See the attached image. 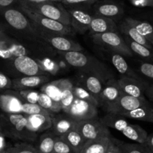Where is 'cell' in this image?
I'll use <instances>...</instances> for the list:
<instances>
[{"mask_svg": "<svg viewBox=\"0 0 153 153\" xmlns=\"http://www.w3.org/2000/svg\"><path fill=\"white\" fill-rule=\"evenodd\" d=\"M92 38L94 43L110 52L117 53L126 56H133V53L119 32L92 34Z\"/></svg>", "mask_w": 153, "mask_h": 153, "instance_id": "cell-7", "label": "cell"}, {"mask_svg": "<svg viewBox=\"0 0 153 153\" xmlns=\"http://www.w3.org/2000/svg\"><path fill=\"white\" fill-rule=\"evenodd\" d=\"M66 7L71 17V26L75 32L84 34L89 30L93 15L86 7Z\"/></svg>", "mask_w": 153, "mask_h": 153, "instance_id": "cell-10", "label": "cell"}, {"mask_svg": "<svg viewBox=\"0 0 153 153\" xmlns=\"http://www.w3.org/2000/svg\"><path fill=\"white\" fill-rule=\"evenodd\" d=\"M117 80L124 94L137 98H145V91L148 85L146 84L144 81L125 76H122Z\"/></svg>", "mask_w": 153, "mask_h": 153, "instance_id": "cell-17", "label": "cell"}, {"mask_svg": "<svg viewBox=\"0 0 153 153\" xmlns=\"http://www.w3.org/2000/svg\"><path fill=\"white\" fill-rule=\"evenodd\" d=\"M73 92L76 98H78V99L87 101V102L93 104V105H95V107H101V104H100V103L97 101L96 98H95V97L87 90V89H86L83 86H80L78 83L74 85Z\"/></svg>", "mask_w": 153, "mask_h": 153, "instance_id": "cell-35", "label": "cell"}, {"mask_svg": "<svg viewBox=\"0 0 153 153\" xmlns=\"http://www.w3.org/2000/svg\"><path fill=\"white\" fill-rule=\"evenodd\" d=\"M120 32L125 36L128 37V38L131 39L134 42H137V43L140 44V45H143V46L146 47V48H149V49L153 50V46L151 45V43L149 42L142 35H140L137 31V29L134 26L128 23L126 20H124L120 25Z\"/></svg>", "mask_w": 153, "mask_h": 153, "instance_id": "cell-27", "label": "cell"}, {"mask_svg": "<svg viewBox=\"0 0 153 153\" xmlns=\"http://www.w3.org/2000/svg\"><path fill=\"white\" fill-rule=\"evenodd\" d=\"M38 63L40 65V66L42 67V68L45 71V72H47L48 74H54L56 73L59 71V66L56 63L54 62L53 61H51L50 59H38Z\"/></svg>", "mask_w": 153, "mask_h": 153, "instance_id": "cell-41", "label": "cell"}, {"mask_svg": "<svg viewBox=\"0 0 153 153\" xmlns=\"http://www.w3.org/2000/svg\"><path fill=\"white\" fill-rule=\"evenodd\" d=\"M59 80L62 89L60 105L62 107V111L66 113L76 98L73 92L74 83L70 79H59Z\"/></svg>", "mask_w": 153, "mask_h": 153, "instance_id": "cell-24", "label": "cell"}, {"mask_svg": "<svg viewBox=\"0 0 153 153\" xmlns=\"http://www.w3.org/2000/svg\"><path fill=\"white\" fill-rule=\"evenodd\" d=\"M51 2H61L62 0H50Z\"/></svg>", "mask_w": 153, "mask_h": 153, "instance_id": "cell-53", "label": "cell"}, {"mask_svg": "<svg viewBox=\"0 0 153 153\" xmlns=\"http://www.w3.org/2000/svg\"><path fill=\"white\" fill-rule=\"evenodd\" d=\"M145 94L153 102V86H148L146 89Z\"/></svg>", "mask_w": 153, "mask_h": 153, "instance_id": "cell-50", "label": "cell"}, {"mask_svg": "<svg viewBox=\"0 0 153 153\" xmlns=\"http://www.w3.org/2000/svg\"><path fill=\"white\" fill-rule=\"evenodd\" d=\"M18 92L26 102L38 104L40 91H36L35 89H26V90H20Z\"/></svg>", "mask_w": 153, "mask_h": 153, "instance_id": "cell-39", "label": "cell"}, {"mask_svg": "<svg viewBox=\"0 0 153 153\" xmlns=\"http://www.w3.org/2000/svg\"><path fill=\"white\" fill-rule=\"evenodd\" d=\"M76 123L68 114L62 111L52 117V127L50 130L57 137H62L72 130L76 126Z\"/></svg>", "mask_w": 153, "mask_h": 153, "instance_id": "cell-20", "label": "cell"}, {"mask_svg": "<svg viewBox=\"0 0 153 153\" xmlns=\"http://www.w3.org/2000/svg\"><path fill=\"white\" fill-rule=\"evenodd\" d=\"M16 0H0V14L8 8L13 7Z\"/></svg>", "mask_w": 153, "mask_h": 153, "instance_id": "cell-48", "label": "cell"}, {"mask_svg": "<svg viewBox=\"0 0 153 153\" xmlns=\"http://www.w3.org/2000/svg\"><path fill=\"white\" fill-rule=\"evenodd\" d=\"M56 136L51 130L43 132L38 136L35 146L38 153H53V147L55 143Z\"/></svg>", "mask_w": 153, "mask_h": 153, "instance_id": "cell-26", "label": "cell"}, {"mask_svg": "<svg viewBox=\"0 0 153 153\" xmlns=\"http://www.w3.org/2000/svg\"><path fill=\"white\" fill-rule=\"evenodd\" d=\"M27 119L29 128L36 134L43 133L52 127V117L49 115H25Z\"/></svg>", "mask_w": 153, "mask_h": 153, "instance_id": "cell-22", "label": "cell"}, {"mask_svg": "<svg viewBox=\"0 0 153 153\" xmlns=\"http://www.w3.org/2000/svg\"><path fill=\"white\" fill-rule=\"evenodd\" d=\"M123 38L133 54H136L141 59H143L147 61H153V50L149 49L140 44L134 42L125 35Z\"/></svg>", "mask_w": 153, "mask_h": 153, "instance_id": "cell-32", "label": "cell"}, {"mask_svg": "<svg viewBox=\"0 0 153 153\" xmlns=\"http://www.w3.org/2000/svg\"><path fill=\"white\" fill-rule=\"evenodd\" d=\"M41 92L46 94L56 102L60 104L62 95V89L60 85V80L49 81L41 86Z\"/></svg>", "mask_w": 153, "mask_h": 153, "instance_id": "cell-33", "label": "cell"}, {"mask_svg": "<svg viewBox=\"0 0 153 153\" xmlns=\"http://www.w3.org/2000/svg\"><path fill=\"white\" fill-rule=\"evenodd\" d=\"M12 89V80L7 74L0 71V93Z\"/></svg>", "mask_w": 153, "mask_h": 153, "instance_id": "cell-43", "label": "cell"}, {"mask_svg": "<svg viewBox=\"0 0 153 153\" xmlns=\"http://www.w3.org/2000/svg\"><path fill=\"white\" fill-rule=\"evenodd\" d=\"M3 115L9 125L11 138L29 143L36 142L38 137V134L32 132L29 128L27 119L24 114L4 113Z\"/></svg>", "mask_w": 153, "mask_h": 153, "instance_id": "cell-6", "label": "cell"}, {"mask_svg": "<svg viewBox=\"0 0 153 153\" xmlns=\"http://www.w3.org/2000/svg\"><path fill=\"white\" fill-rule=\"evenodd\" d=\"M29 2H35V3H41V2H51L50 0H26Z\"/></svg>", "mask_w": 153, "mask_h": 153, "instance_id": "cell-52", "label": "cell"}, {"mask_svg": "<svg viewBox=\"0 0 153 153\" xmlns=\"http://www.w3.org/2000/svg\"><path fill=\"white\" fill-rule=\"evenodd\" d=\"M65 113L77 122L87 120L98 117V107L87 101L75 98L72 105Z\"/></svg>", "mask_w": 153, "mask_h": 153, "instance_id": "cell-12", "label": "cell"}, {"mask_svg": "<svg viewBox=\"0 0 153 153\" xmlns=\"http://www.w3.org/2000/svg\"><path fill=\"white\" fill-rule=\"evenodd\" d=\"M97 2L98 0H62L61 3L68 7H88Z\"/></svg>", "mask_w": 153, "mask_h": 153, "instance_id": "cell-42", "label": "cell"}, {"mask_svg": "<svg viewBox=\"0 0 153 153\" xmlns=\"http://www.w3.org/2000/svg\"><path fill=\"white\" fill-rule=\"evenodd\" d=\"M6 151L10 153H38L35 146L26 142L17 143L6 149Z\"/></svg>", "mask_w": 153, "mask_h": 153, "instance_id": "cell-37", "label": "cell"}, {"mask_svg": "<svg viewBox=\"0 0 153 153\" xmlns=\"http://www.w3.org/2000/svg\"><path fill=\"white\" fill-rule=\"evenodd\" d=\"M38 104L41 107H43L45 110H46L47 111L49 112L52 115V117H54L56 114L62 112V107L59 103L56 102L52 98H50L48 95L43 93L41 91Z\"/></svg>", "mask_w": 153, "mask_h": 153, "instance_id": "cell-34", "label": "cell"}, {"mask_svg": "<svg viewBox=\"0 0 153 153\" xmlns=\"http://www.w3.org/2000/svg\"><path fill=\"white\" fill-rule=\"evenodd\" d=\"M144 144L148 147L149 149L150 150V152H151L152 153H153V134L148 135V137H147L146 138V140L145 143Z\"/></svg>", "mask_w": 153, "mask_h": 153, "instance_id": "cell-49", "label": "cell"}, {"mask_svg": "<svg viewBox=\"0 0 153 153\" xmlns=\"http://www.w3.org/2000/svg\"><path fill=\"white\" fill-rule=\"evenodd\" d=\"M118 144L122 153H152L144 143H128L118 140Z\"/></svg>", "mask_w": 153, "mask_h": 153, "instance_id": "cell-36", "label": "cell"}, {"mask_svg": "<svg viewBox=\"0 0 153 153\" xmlns=\"http://www.w3.org/2000/svg\"><path fill=\"white\" fill-rule=\"evenodd\" d=\"M95 14L118 21L124 14V9L120 4L114 2H97L94 4Z\"/></svg>", "mask_w": 153, "mask_h": 153, "instance_id": "cell-19", "label": "cell"}, {"mask_svg": "<svg viewBox=\"0 0 153 153\" xmlns=\"http://www.w3.org/2000/svg\"><path fill=\"white\" fill-rule=\"evenodd\" d=\"M121 116L126 118L153 123V108L151 106L140 107L136 110L122 113Z\"/></svg>", "mask_w": 153, "mask_h": 153, "instance_id": "cell-31", "label": "cell"}, {"mask_svg": "<svg viewBox=\"0 0 153 153\" xmlns=\"http://www.w3.org/2000/svg\"><path fill=\"white\" fill-rule=\"evenodd\" d=\"M137 7H153V0H129Z\"/></svg>", "mask_w": 153, "mask_h": 153, "instance_id": "cell-47", "label": "cell"}, {"mask_svg": "<svg viewBox=\"0 0 153 153\" xmlns=\"http://www.w3.org/2000/svg\"><path fill=\"white\" fill-rule=\"evenodd\" d=\"M42 40L49 44L53 48L60 52H73L83 51V48L78 42H74L67 36L62 35H50L38 34Z\"/></svg>", "mask_w": 153, "mask_h": 153, "instance_id": "cell-14", "label": "cell"}, {"mask_svg": "<svg viewBox=\"0 0 153 153\" xmlns=\"http://www.w3.org/2000/svg\"><path fill=\"white\" fill-rule=\"evenodd\" d=\"M139 71L143 76L153 80V64L150 62H143L140 65Z\"/></svg>", "mask_w": 153, "mask_h": 153, "instance_id": "cell-44", "label": "cell"}, {"mask_svg": "<svg viewBox=\"0 0 153 153\" xmlns=\"http://www.w3.org/2000/svg\"><path fill=\"white\" fill-rule=\"evenodd\" d=\"M50 75H35L15 77L12 79V89L17 91L35 89L50 81Z\"/></svg>", "mask_w": 153, "mask_h": 153, "instance_id": "cell-18", "label": "cell"}, {"mask_svg": "<svg viewBox=\"0 0 153 153\" xmlns=\"http://www.w3.org/2000/svg\"><path fill=\"white\" fill-rule=\"evenodd\" d=\"M101 120L107 128H111L121 132L125 137L134 142L143 144L146 140L148 137L146 131L137 125L129 123L126 117L123 116L107 113Z\"/></svg>", "mask_w": 153, "mask_h": 153, "instance_id": "cell-3", "label": "cell"}, {"mask_svg": "<svg viewBox=\"0 0 153 153\" xmlns=\"http://www.w3.org/2000/svg\"><path fill=\"white\" fill-rule=\"evenodd\" d=\"M25 102L18 91L8 89L0 93V109L7 114L22 113V106Z\"/></svg>", "mask_w": 153, "mask_h": 153, "instance_id": "cell-11", "label": "cell"}, {"mask_svg": "<svg viewBox=\"0 0 153 153\" xmlns=\"http://www.w3.org/2000/svg\"><path fill=\"white\" fill-rule=\"evenodd\" d=\"M53 153H75V152L65 141L57 137L54 143Z\"/></svg>", "mask_w": 153, "mask_h": 153, "instance_id": "cell-40", "label": "cell"}, {"mask_svg": "<svg viewBox=\"0 0 153 153\" xmlns=\"http://www.w3.org/2000/svg\"><path fill=\"white\" fill-rule=\"evenodd\" d=\"M111 137H103L87 141L80 153H106Z\"/></svg>", "mask_w": 153, "mask_h": 153, "instance_id": "cell-28", "label": "cell"}, {"mask_svg": "<svg viewBox=\"0 0 153 153\" xmlns=\"http://www.w3.org/2000/svg\"><path fill=\"white\" fill-rule=\"evenodd\" d=\"M9 61L14 71L19 74L18 77L35 75H50L42 68L37 59H33L29 56H20L9 59Z\"/></svg>", "mask_w": 153, "mask_h": 153, "instance_id": "cell-9", "label": "cell"}, {"mask_svg": "<svg viewBox=\"0 0 153 153\" xmlns=\"http://www.w3.org/2000/svg\"><path fill=\"white\" fill-rule=\"evenodd\" d=\"M123 94L120 87L118 80L114 78L109 79L104 85L101 95V106L107 111L117 101Z\"/></svg>", "mask_w": 153, "mask_h": 153, "instance_id": "cell-15", "label": "cell"}, {"mask_svg": "<svg viewBox=\"0 0 153 153\" xmlns=\"http://www.w3.org/2000/svg\"><path fill=\"white\" fill-rule=\"evenodd\" d=\"M22 114L24 115H33V114H45L49 115L53 117L52 115L47 111L46 110L41 107L38 104H31L25 101L22 106Z\"/></svg>", "mask_w": 153, "mask_h": 153, "instance_id": "cell-38", "label": "cell"}, {"mask_svg": "<svg viewBox=\"0 0 153 153\" xmlns=\"http://www.w3.org/2000/svg\"><path fill=\"white\" fill-rule=\"evenodd\" d=\"M106 153H122L121 149L118 144V140L115 139L113 137H110L108 148Z\"/></svg>", "mask_w": 153, "mask_h": 153, "instance_id": "cell-46", "label": "cell"}, {"mask_svg": "<svg viewBox=\"0 0 153 153\" xmlns=\"http://www.w3.org/2000/svg\"><path fill=\"white\" fill-rule=\"evenodd\" d=\"M0 153H10V152H7L6 150H5V151H3V152H1Z\"/></svg>", "mask_w": 153, "mask_h": 153, "instance_id": "cell-54", "label": "cell"}, {"mask_svg": "<svg viewBox=\"0 0 153 153\" xmlns=\"http://www.w3.org/2000/svg\"><path fill=\"white\" fill-rule=\"evenodd\" d=\"M25 55L28 56L23 45L18 42L11 41L4 33L0 36V58L9 60Z\"/></svg>", "mask_w": 153, "mask_h": 153, "instance_id": "cell-16", "label": "cell"}, {"mask_svg": "<svg viewBox=\"0 0 153 153\" xmlns=\"http://www.w3.org/2000/svg\"><path fill=\"white\" fill-rule=\"evenodd\" d=\"M110 60L114 66L115 68L117 69V71L122 74V76H129V77H132V78L137 79L138 80H141L143 81L142 79L135 73L130 67H129L128 64L125 59L123 55L119 54L117 53L114 52H110Z\"/></svg>", "mask_w": 153, "mask_h": 153, "instance_id": "cell-25", "label": "cell"}, {"mask_svg": "<svg viewBox=\"0 0 153 153\" xmlns=\"http://www.w3.org/2000/svg\"><path fill=\"white\" fill-rule=\"evenodd\" d=\"M78 76V84L87 89L101 104V95L105 82L98 76L80 72Z\"/></svg>", "mask_w": 153, "mask_h": 153, "instance_id": "cell-21", "label": "cell"}, {"mask_svg": "<svg viewBox=\"0 0 153 153\" xmlns=\"http://www.w3.org/2000/svg\"><path fill=\"white\" fill-rule=\"evenodd\" d=\"M20 6L25 7L44 17L56 20L65 25L71 26V17L65 7L61 2H47L35 3L26 0H20Z\"/></svg>", "mask_w": 153, "mask_h": 153, "instance_id": "cell-4", "label": "cell"}, {"mask_svg": "<svg viewBox=\"0 0 153 153\" xmlns=\"http://www.w3.org/2000/svg\"><path fill=\"white\" fill-rule=\"evenodd\" d=\"M19 8L30 20L31 23L38 34L70 36L75 32L71 26L65 25L56 20L44 17L25 7L19 6Z\"/></svg>", "mask_w": 153, "mask_h": 153, "instance_id": "cell-2", "label": "cell"}, {"mask_svg": "<svg viewBox=\"0 0 153 153\" xmlns=\"http://www.w3.org/2000/svg\"><path fill=\"white\" fill-rule=\"evenodd\" d=\"M0 135L11 137L9 125L4 115H0Z\"/></svg>", "mask_w": 153, "mask_h": 153, "instance_id": "cell-45", "label": "cell"}, {"mask_svg": "<svg viewBox=\"0 0 153 153\" xmlns=\"http://www.w3.org/2000/svg\"><path fill=\"white\" fill-rule=\"evenodd\" d=\"M125 20L134 26L137 31L153 46V26L149 23L136 20L131 17H126Z\"/></svg>", "mask_w": 153, "mask_h": 153, "instance_id": "cell-30", "label": "cell"}, {"mask_svg": "<svg viewBox=\"0 0 153 153\" xmlns=\"http://www.w3.org/2000/svg\"><path fill=\"white\" fill-rule=\"evenodd\" d=\"M59 137L65 141L71 147L75 153H80L86 143V140L82 136L81 134L75 128L69 131L68 132Z\"/></svg>", "mask_w": 153, "mask_h": 153, "instance_id": "cell-29", "label": "cell"}, {"mask_svg": "<svg viewBox=\"0 0 153 153\" xmlns=\"http://www.w3.org/2000/svg\"><path fill=\"white\" fill-rule=\"evenodd\" d=\"M147 106H150V104H149L146 98H137L123 93L117 103L107 110V113L121 115L122 113Z\"/></svg>", "mask_w": 153, "mask_h": 153, "instance_id": "cell-13", "label": "cell"}, {"mask_svg": "<svg viewBox=\"0 0 153 153\" xmlns=\"http://www.w3.org/2000/svg\"><path fill=\"white\" fill-rule=\"evenodd\" d=\"M2 34H3V32H1V31H0V36H1V35H2Z\"/></svg>", "mask_w": 153, "mask_h": 153, "instance_id": "cell-55", "label": "cell"}, {"mask_svg": "<svg viewBox=\"0 0 153 153\" xmlns=\"http://www.w3.org/2000/svg\"><path fill=\"white\" fill-rule=\"evenodd\" d=\"M61 54L68 64L80 73L98 76L105 83L113 78V71L107 65L83 51L61 52Z\"/></svg>", "mask_w": 153, "mask_h": 153, "instance_id": "cell-1", "label": "cell"}, {"mask_svg": "<svg viewBox=\"0 0 153 153\" xmlns=\"http://www.w3.org/2000/svg\"><path fill=\"white\" fill-rule=\"evenodd\" d=\"M0 16L2 17L5 25L11 32L14 33H25L26 35L40 38L30 20L20 8L17 9L11 7L2 11Z\"/></svg>", "mask_w": 153, "mask_h": 153, "instance_id": "cell-5", "label": "cell"}, {"mask_svg": "<svg viewBox=\"0 0 153 153\" xmlns=\"http://www.w3.org/2000/svg\"><path fill=\"white\" fill-rule=\"evenodd\" d=\"M84 137L86 142L98 139L103 137H110L109 129L98 117L76 123L74 128Z\"/></svg>", "mask_w": 153, "mask_h": 153, "instance_id": "cell-8", "label": "cell"}, {"mask_svg": "<svg viewBox=\"0 0 153 153\" xmlns=\"http://www.w3.org/2000/svg\"><path fill=\"white\" fill-rule=\"evenodd\" d=\"M118 29L116 22L112 19L94 14L89 31L92 35L104 32H118Z\"/></svg>", "mask_w": 153, "mask_h": 153, "instance_id": "cell-23", "label": "cell"}, {"mask_svg": "<svg viewBox=\"0 0 153 153\" xmlns=\"http://www.w3.org/2000/svg\"><path fill=\"white\" fill-rule=\"evenodd\" d=\"M5 137L2 135H0V152H1L5 151Z\"/></svg>", "mask_w": 153, "mask_h": 153, "instance_id": "cell-51", "label": "cell"}]
</instances>
